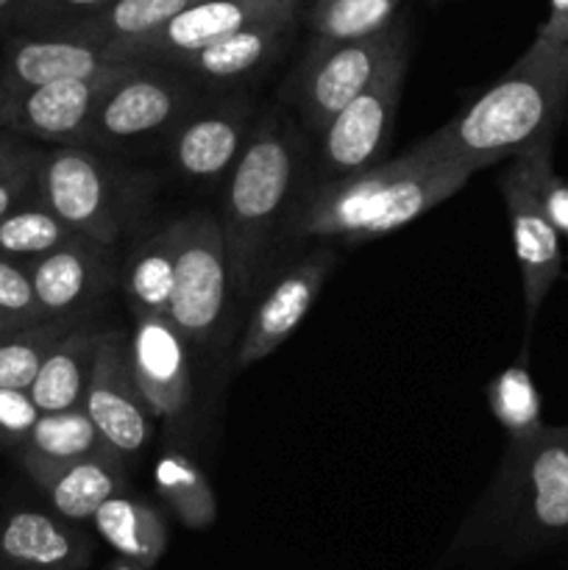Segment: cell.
<instances>
[{
	"instance_id": "1",
	"label": "cell",
	"mask_w": 568,
	"mask_h": 570,
	"mask_svg": "<svg viewBox=\"0 0 568 570\" xmlns=\"http://www.w3.org/2000/svg\"><path fill=\"white\" fill-rule=\"evenodd\" d=\"M568 540V429L507 440L482 499L462 518L445 568H493Z\"/></svg>"
},
{
	"instance_id": "2",
	"label": "cell",
	"mask_w": 568,
	"mask_h": 570,
	"mask_svg": "<svg viewBox=\"0 0 568 570\" xmlns=\"http://www.w3.org/2000/svg\"><path fill=\"white\" fill-rule=\"evenodd\" d=\"M471 165L432 156L421 142L351 176L329 178L293 212V239H343L360 245L388 237L460 193Z\"/></svg>"
},
{
	"instance_id": "3",
	"label": "cell",
	"mask_w": 568,
	"mask_h": 570,
	"mask_svg": "<svg viewBox=\"0 0 568 570\" xmlns=\"http://www.w3.org/2000/svg\"><path fill=\"white\" fill-rule=\"evenodd\" d=\"M566 111L568 48H527L488 92L423 137L421 145L432 156L462 161L479 173L507 156L512 159L532 145L555 139Z\"/></svg>"
},
{
	"instance_id": "4",
	"label": "cell",
	"mask_w": 568,
	"mask_h": 570,
	"mask_svg": "<svg viewBox=\"0 0 568 570\" xmlns=\"http://www.w3.org/2000/svg\"><path fill=\"white\" fill-rule=\"evenodd\" d=\"M301 167L298 137L276 111L251 128L243 154L228 170L221 228L226 239L228 273L237 293H248L256 265L282 220Z\"/></svg>"
},
{
	"instance_id": "5",
	"label": "cell",
	"mask_w": 568,
	"mask_h": 570,
	"mask_svg": "<svg viewBox=\"0 0 568 570\" xmlns=\"http://www.w3.org/2000/svg\"><path fill=\"white\" fill-rule=\"evenodd\" d=\"M37 200L78 237L115 245L128 215V193L115 167L87 145H50L42 150Z\"/></svg>"
},
{
	"instance_id": "6",
	"label": "cell",
	"mask_w": 568,
	"mask_h": 570,
	"mask_svg": "<svg viewBox=\"0 0 568 570\" xmlns=\"http://www.w3.org/2000/svg\"><path fill=\"white\" fill-rule=\"evenodd\" d=\"M555 156V139L532 145L512 156L501 173L499 189L510 217L512 250L521 271L523 309H527V332L532 328L546 295L562 273V237L540 204L538 178L546 161Z\"/></svg>"
},
{
	"instance_id": "7",
	"label": "cell",
	"mask_w": 568,
	"mask_h": 570,
	"mask_svg": "<svg viewBox=\"0 0 568 570\" xmlns=\"http://www.w3.org/2000/svg\"><path fill=\"white\" fill-rule=\"evenodd\" d=\"M404 33V22H395L390 31L354 42H310L304 59L284 83V100L298 111L310 131L321 134L368 87Z\"/></svg>"
},
{
	"instance_id": "8",
	"label": "cell",
	"mask_w": 568,
	"mask_h": 570,
	"mask_svg": "<svg viewBox=\"0 0 568 570\" xmlns=\"http://www.w3.org/2000/svg\"><path fill=\"white\" fill-rule=\"evenodd\" d=\"M195 106V89L173 76L170 67L137 65L98 106L87 148H137L159 137H170Z\"/></svg>"
},
{
	"instance_id": "9",
	"label": "cell",
	"mask_w": 568,
	"mask_h": 570,
	"mask_svg": "<svg viewBox=\"0 0 568 570\" xmlns=\"http://www.w3.org/2000/svg\"><path fill=\"white\" fill-rule=\"evenodd\" d=\"M407 61H410V33L395 42L368 87L317 134L323 170L329 173V178L351 176L384 159L399 117Z\"/></svg>"
},
{
	"instance_id": "10",
	"label": "cell",
	"mask_w": 568,
	"mask_h": 570,
	"mask_svg": "<svg viewBox=\"0 0 568 570\" xmlns=\"http://www.w3.org/2000/svg\"><path fill=\"white\" fill-rule=\"evenodd\" d=\"M143 61H120L87 78L0 92V128L48 145H87L98 106Z\"/></svg>"
},
{
	"instance_id": "11",
	"label": "cell",
	"mask_w": 568,
	"mask_h": 570,
	"mask_svg": "<svg viewBox=\"0 0 568 570\" xmlns=\"http://www.w3.org/2000/svg\"><path fill=\"white\" fill-rule=\"evenodd\" d=\"M173 282L170 321L189 345H204L215 334L232 287L226 239L212 215L182 217Z\"/></svg>"
},
{
	"instance_id": "12",
	"label": "cell",
	"mask_w": 568,
	"mask_h": 570,
	"mask_svg": "<svg viewBox=\"0 0 568 570\" xmlns=\"http://www.w3.org/2000/svg\"><path fill=\"white\" fill-rule=\"evenodd\" d=\"M81 404L106 449L126 462L143 454L154 438V412L134 379L126 334L104 332Z\"/></svg>"
},
{
	"instance_id": "13",
	"label": "cell",
	"mask_w": 568,
	"mask_h": 570,
	"mask_svg": "<svg viewBox=\"0 0 568 570\" xmlns=\"http://www.w3.org/2000/svg\"><path fill=\"white\" fill-rule=\"evenodd\" d=\"M282 17H301V0H200L148 37L109 45L106 50L117 61L165 65L176 56L217 42L254 22L282 20Z\"/></svg>"
},
{
	"instance_id": "14",
	"label": "cell",
	"mask_w": 568,
	"mask_h": 570,
	"mask_svg": "<svg viewBox=\"0 0 568 570\" xmlns=\"http://www.w3.org/2000/svg\"><path fill=\"white\" fill-rule=\"evenodd\" d=\"M45 321H84L115 284L109 245L76 237L28 265Z\"/></svg>"
},
{
	"instance_id": "15",
	"label": "cell",
	"mask_w": 568,
	"mask_h": 570,
	"mask_svg": "<svg viewBox=\"0 0 568 570\" xmlns=\"http://www.w3.org/2000/svg\"><path fill=\"white\" fill-rule=\"evenodd\" d=\"M189 343L167 315L134 317L128 362L154 417L178 421L193 404Z\"/></svg>"
},
{
	"instance_id": "16",
	"label": "cell",
	"mask_w": 568,
	"mask_h": 570,
	"mask_svg": "<svg viewBox=\"0 0 568 570\" xmlns=\"http://www.w3.org/2000/svg\"><path fill=\"white\" fill-rule=\"evenodd\" d=\"M332 267L334 256L321 248L312 250L298 265H293L284 276L276 278V284L262 295L259 306L245 326L243 340L237 345V356H234L237 367H248L254 362L267 360L284 340L293 337L295 328L310 315Z\"/></svg>"
},
{
	"instance_id": "17",
	"label": "cell",
	"mask_w": 568,
	"mask_h": 570,
	"mask_svg": "<svg viewBox=\"0 0 568 570\" xmlns=\"http://www.w3.org/2000/svg\"><path fill=\"white\" fill-rule=\"evenodd\" d=\"M95 543L53 510H0V570H87Z\"/></svg>"
},
{
	"instance_id": "18",
	"label": "cell",
	"mask_w": 568,
	"mask_h": 570,
	"mask_svg": "<svg viewBox=\"0 0 568 570\" xmlns=\"http://www.w3.org/2000/svg\"><path fill=\"white\" fill-rule=\"evenodd\" d=\"M120 65L104 45L67 37L59 31L9 33L0 59V92L42 87V83L87 78Z\"/></svg>"
},
{
	"instance_id": "19",
	"label": "cell",
	"mask_w": 568,
	"mask_h": 570,
	"mask_svg": "<svg viewBox=\"0 0 568 570\" xmlns=\"http://www.w3.org/2000/svg\"><path fill=\"white\" fill-rule=\"evenodd\" d=\"M251 104L232 100L209 109L195 106L170 134V161L189 181H221L243 154L251 134Z\"/></svg>"
},
{
	"instance_id": "20",
	"label": "cell",
	"mask_w": 568,
	"mask_h": 570,
	"mask_svg": "<svg viewBox=\"0 0 568 570\" xmlns=\"http://www.w3.org/2000/svg\"><path fill=\"white\" fill-rule=\"evenodd\" d=\"M22 471L45 495L50 510L78 527L92 523L100 504L128 490V462L109 449L65 465H26Z\"/></svg>"
},
{
	"instance_id": "21",
	"label": "cell",
	"mask_w": 568,
	"mask_h": 570,
	"mask_svg": "<svg viewBox=\"0 0 568 570\" xmlns=\"http://www.w3.org/2000/svg\"><path fill=\"white\" fill-rule=\"evenodd\" d=\"M295 26H298V17L254 22V26L228 33L217 42L176 56V59L165 61L161 67L204 78V81H237V78L251 76V72L276 61L290 45V39H293Z\"/></svg>"
},
{
	"instance_id": "22",
	"label": "cell",
	"mask_w": 568,
	"mask_h": 570,
	"mask_svg": "<svg viewBox=\"0 0 568 570\" xmlns=\"http://www.w3.org/2000/svg\"><path fill=\"white\" fill-rule=\"evenodd\" d=\"M92 527L98 538L115 549L117 557H126L145 568L159 566V560L170 549L167 515L131 490H123L100 504L92 515Z\"/></svg>"
},
{
	"instance_id": "23",
	"label": "cell",
	"mask_w": 568,
	"mask_h": 570,
	"mask_svg": "<svg viewBox=\"0 0 568 570\" xmlns=\"http://www.w3.org/2000/svg\"><path fill=\"white\" fill-rule=\"evenodd\" d=\"M100 337H104V332L78 323L50 348L37 379L28 387V395H31L39 412H59L70 410V406H81Z\"/></svg>"
},
{
	"instance_id": "24",
	"label": "cell",
	"mask_w": 568,
	"mask_h": 570,
	"mask_svg": "<svg viewBox=\"0 0 568 570\" xmlns=\"http://www.w3.org/2000/svg\"><path fill=\"white\" fill-rule=\"evenodd\" d=\"M182 223L173 220L165 228L145 237L123 267V289L134 317L170 315L173 282H176V254Z\"/></svg>"
},
{
	"instance_id": "25",
	"label": "cell",
	"mask_w": 568,
	"mask_h": 570,
	"mask_svg": "<svg viewBox=\"0 0 568 570\" xmlns=\"http://www.w3.org/2000/svg\"><path fill=\"white\" fill-rule=\"evenodd\" d=\"M154 488L167 515L189 532H206L217 521V495L198 462L184 451L167 449L154 465Z\"/></svg>"
},
{
	"instance_id": "26",
	"label": "cell",
	"mask_w": 568,
	"mask_h": 570,
	"mask_svg": "<svg viewBox=\"0 0 568 570\" xmlns=\"http://www.w3.org/2000/svg\"><path fill=\"white\" fill-rule=\"evenodd\" d=\"M98 429L92 417L81 406L59 412H42L31 426L28 438L14 451L17 462L26 465H65V462L81 460V456L104 451Z\"/></svg>"
},
{
	"instance_id": "27",
	"label": "cell",
	"mask_w": 568,
	"mask_h": 570,
	"mask_svg": "<svg viewBox=\"0 0 568 570\" xmlns=\"http://www.w3.org/2000/svg\"><path fill=\"white\" fill-rule=\"evenodd\" d=\"M195 3H200V0H115L98 14L59 28V33L109 48V45L148 37Z\"/></svg>"
},
{
	"instance_id": "28",
	"label": "cell",
	"mask_w": 568,
	"mask_h": 570,
	"mask_svg": "<svg viewBox=\"0 0 568 570\" xmlns=\"http://www.w3.org/2000/svg\"><path fill=\"white\" fill-rule=\"evenodd\" d=\"M399 11L401 0H312L304 22L310 42H354L390 31Z\"/></svg>"
},
{
	"instance_id": "29",
	"label": "cell",
	"mask_w": 568,
	"mask_h": 570,
	"mask_svg": "<svg viewBox=\"0 0 568 570\" xmlns=\"http://www.w3.org/2000/svg\"><path fill=\"white\" fill-rule=\"evenodd\" d=\"M78 234L65 220H59L48 206L39 204L37 195L0 217V256L26 267L33 259H42L50 250L72 243Z\"/></svg>"
},
{
	"instance_id": "30",
	"label": "cell",
	"mask_w": 568,
	"mask_h": 570,
	"mask_svg": "<svg viewBox=\"0 0 568 570\" xmlns=\"http://www.w3.org/2000/svg\"><path fill=\"white\" fill-rule=\"evenodd\" d=\"M484 399H488V406L499 426L505 429L507 440L535 438L546 426L543 404H540V393L527 367V356L496 373L484 387Z\"/></svg>"
},
{
	"instance_id": "31",
	"label": "cell",
	"mask_w": 568,
	"mask_h": 570,
	"mask_svg": "<svg viewBox=\"0 0 568 570\" xmlns=\"http://www.w3.org/2000/svg\"><path fill=\"white\" fill-rule=\"evenodd\" d=\"M78 323L84 321H42L0 340V387L28 393L45 356Z\"/></svg>"
},
{
	"instance_id": "32",
	"label": "cell",
	"mask_w": 568,
	"mask_h": 570,
	"mask_svg": "<svg viewBox=\"0 0 568 570\" xmlns=\"http://www.w3.org/2000/svg\"><path fill=\"white\" fill-rule=\"evenodd\" d=\"M39 161H42V150L22 137L0 156V217L37 195Z\"/></svg>"
},
{
	"instance_id": "33",
	"label": "cell",
	"mask_w": 568,
	"mask_h": 570,
	"mask_svg": "<svg viewBox=\"0 0 568 570\" xmlns=\"http://www.w3.org/2000/svg\"><path fill=\"white\" fill-rule=\"evenodd\" d=\"M115 0H28L26 9L17 17L11 33H39L59 31L78 20L98 14Z\"/></svg>"
},
{
	"instance_id": "34",
	"label": "cell",
	"mask_w": 568,
	"mask_h": 570,
	"mask_svg": "<svg viewBox=\"0 0 568 570\" xmlns=\"http://www.w3.org/2000/svg\"><path fill=\"white\" fill-rule=\"evenodd\" d=\"M0 309L26 323H42V309L33 295L28 267L0 256Z\"/></svg>"
},
{
	"instance_id": "35",
	"label": "cell",
	"mask_w": 568,
	"mask_h": 570,
	"mask_svg": "<svg viewBox=\"0 0 568 570\" xmlns=\"http://www.w3.org/2000/svg\"><path fill=\"white\" fill-rule=\"evenodd\" d=\"M42 412L26 390L0 387V445L17 451Z\"/></svg>"
},
{
	"instance_id": "36",
	"label": "cell",
	"mask_w": 568,
	"mask_h": 570,
	"mask_svg": "<svg viewBox=\"0 0 568 570\" xmlns=\"http://www.w3.org/2000/svg\"><path fill=\"white\" fill-rule=\"evenodd\" d=\"M538 193H540V204H543L549 220L555 223L557 234L568 243V178L557 176L551 161H546L543 170H540Z\"/></svg>"
},
{
	"instance_id": "37",
	"label": "cell",
	"mask_w": 568,
	"mask_h": 570,
	"mask_svg": "<svg viewBox=\"0 0 568 570\" xmlns=\"http://www.w3.org/2000/svg\"><path fill=\"white\" fill-rule=\"evenodd\" d=\"M535 50H560L568 48V0H549V17L535 33Z\"/></svg>"
},
{
	"instance_id": "38",
	"label": "cell",
	"mask_w": 568,
	"mask_h": 570,
	"mask_svg": "<svg viewBox=\"0 0 568 570\" xmlns=\"http://www.w3.org/2000/svg\"><path fill=\"white\" fill-rule=\"evenodd\" d=\"M28 0H0V37H9Z\"/></svg>"
},
{
	"instance_id": "39",
	"label": "cell",
	"mask_w": 568,
	"mask_h": 570,
	"mask_svg": "<svg viewBox=\"0 0 568 570\" xmlns=\"http://www.w3.org/2000/svg\"><path fill=\"white\" fill-rule=\"evenodd\" d=\"M28 326H33V323L17 321V317H11L9 312H3V309H0V340L11 337V334L22 332V328H28Z\"/></svg>"
},
{
	"instance_id": "40",
	"label": "cell",
	"mask_w": 568,
	"mask_h": 570,
	"mask_svg": "<svg viewBox=\"0 0 568 570\" xmlns=\"http://www.w3.org/2000/svg\"><path fill=\"white\" fill-rule=\"evenodd\" d=\"M104 570H154V568H145L139 566V562L126 560V557H111V560L104 566Z\"/></svg>"
},
{
	"instance_id": "41",
	"label": "cell",
	"mask_w": 568,
	"mask_h": 570,
	"mask_svg": "<svg viewBox=\"0 0 568 570\" xmlns=\"http://www.w3.org/2000/svg\"><path fill=\"white\" fill-rule=\"evenodd\" d=\"M17 139H20V137H17V134H11V131H3V128H0V156H3L6 150H9L11 145L17 142Z\"/></svg>"
}]
</instances>
